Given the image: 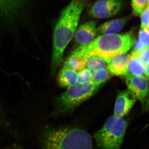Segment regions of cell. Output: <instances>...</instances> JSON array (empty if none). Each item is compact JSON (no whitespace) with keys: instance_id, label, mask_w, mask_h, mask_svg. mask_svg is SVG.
<instances>
[{"instance_id":"1","label":"cell","mask_w":149,"mask_h":149,"mask_svg":"<svg viewBox=\"0 0 149 149\" xmlns=\"http://www.w3.org/2000/svg\"><path fill=\"white\" fill-rule=\"evenodd\" d=\"M29 0H0V48L6 39H9L13 50L23 48L22 33L27 32L35 45L38 43L37 30L31 19Z\"/></svg>"},{"instance_id":"2","label":"cell","mask_w":149,"mask_h":149,"mask_svg":"<svg viewBox=\"0 0 149 149\" xmlns=\"http://www.w3.org/2000/svg\"><path fill=\"white\" fill-rule=\"evenodd\" d=\"M89 0H72L62 10L53 35V49L51 74L55 75L60 65L65 48L72 40L80 17Z\"/></svg>"},{"instance_id":"3","label":"cell","mask_w":149,"mask_h":149,"mask_svg":"<svg viewBox=\"0 0 149 149\" xmlns=\"http://www.w3.org/2000/svg\"><path fill=\"white\" fill-rule=\"evenodd\" d=\"M135 41L132 31L124 34L101 35L91 44L80 46L72 53L85 58L93 56L99 57L108 63L116 56L126 53Z\"/></svg>"},{"instance_id":"4","label":"cell","mask_w":149,"mask_h":149,"mask_svg":"<svg viewBox=\"0 0 149 149\" xmlns=\"http://www.w3.org/2000/svg\"><path fill=\"white\" fill-rule=\"evenodd\" d=\"M40 139L42 149H93L91 135L77 127L48 129Z\"/></svg>"},{"instance_id":"5","label":"cell","mask_w":149,"mask_h":149,"mask_svg":"<svg viewBox=\"0 0 149 149\" xmlns=\"http://www.w3.org/2000/svg\"><path fill=\"white\" fill-rule=\"evenodd\" d=\"M100 87L92 81L76 84L57 97L56 108L52 116H59L72 111L95 94Z\"/></svg>"},{"instance_id":"6","label":"cell","mask_w":149,"mask_h":149,"mask_svg":"<svg viewBox=\"0 0 149 149\" xmlns=\"http://www.w3.org/2000/svg\"><path fill=\"white\" fill-rule=\"evenodd\" d=\"M127 126V121L122 118L111 116L94 135L97 145L101 149H120Z\"/></svg>"},{"instance_id":"7","label":"cell","mask_w":149,"mask_h":149,"mask_svg":"<svg viewBox=\"0 0 149 149\" xmlns=\"http://www.w3.org/2000/svg\"><path fill=\"white\" fill-rule=\"evenodd\" d=\"M124 4L123 0H97L90 8L89 13L93 18H110L119 13Z\"/></svg>"},{"instance_id":"8","label":"cell","mask_w":149,"mask_h":149,"mask_svg":"<svg viewBox=\"0 0 149 149\" xmlns=\"http://www.w3.org/2000/svg\"><path fill=\"white\" fill-rule=\"evenodd\" d=\"M125 77L128 90L143 105L149 94V82L148 79L143 75L127 74Z\"/></svg>"},{"instance_id":"9","label":"cell","mask_w":149,"mask_h":149,"mask_svg":"<svg viewBox=\"0 0 149 149\" xmlns=\"http://www.w3.org/2000/svg\"><path fill=\"white\" fill-rule=\"evenodd\" d=\"M136 98L129 90H125L118 95L114 107V115L122 118L127 115L136 102Z\"/></svg>"},{"instance_id":"10","label":"cell","mask_w":149,"mask_h":149,"mask_svg":"<svg viewBox=\"0 0 149 149\" xmlns=\"http://www.w3.org/2000/svg\"><path fill=\"white\" fill-rule=\"evenodd\" d=\"M97 22L90 21L79 26L74 34L75 41L81 46L91 44L97 34Z\"/></svg>"},{"instance_id":"11","label":"cell","mask_w":149,"mask_h":149,"mask_svg":"<svg viewBox=\"0 0 149 149\" xmlns=\"http://www.w3.org/2000/svg\"><path fill=\"white\" fill-rule=\"evenodd\" d=\"M130 56L126 53L119 54L107 63V68L113 75L125 76L128 72Z\"/></svg>"},{"instance_id":"12","label":"cell","mask_w":149,"mask_h":149,"mask_svg":"<svg viewBox=\"0 0 149 149\" xmlns=\"http://www.w3.org/2000/svg\"><path fill=\"white\" fill-rule=\"evenodd\" d=\"M130 19L128 17L107 22L97 28V33L100 36L115 34L120 31Z\"/></svg>"},{"instance_id":"13","label":"cell","mask_w":149,"mask_h":149,"mask_svg":"<svg viewBox=\"0 0 149 149\" xmlns=\"http://www.w3.org/2000/svg\"><path fill=\"white\" fill-rule=\"evenodd\" d=\"M57 82L60 87L68 90L77 84V72L63 68L58 75Z\"/></svg>"},{"instance_id":"14","label":"cell","mask_w":149,"mask_h":149,"mask_svg":"<svg viewBox=\"0 0 149 149\" xmlns=\"http://www.w3.org/2000/svg\"><path fill=\"white\" fill-rule=\"evenodd\" d=\"M87 58L72 53L65 62L64 68L79 72L86 68Z\"/></svg>"},{"instance_id":"15","label":"cell","mask_w":149,"mask_h":149,"mask_svg":"<svg viewBox=\"0 0 149 149\" xmlns=\"http://www.w3.org/2000/svg\"><path fill=\"white\" fill-rule=\"evenodd\" d=\"M145 66L144 63L139 58L130 56L127 74L143 75L145 73Z\"/></svg>"},{"instance_id":"16","label":"cell","mask_w":149,"mask_h":149,"mask_svg":"<svg viewBox=\"0 0 149 149\" xmlns=\"http://www.w3.org/2000/svg\"><path fill=\"white\" fill-rule=\"evenodd\" d=\"M112 75L107 68H100L94 70L92 72L91 81L96 84L101 85Z\"/></svg>"},{"instance_id":"17","label":"cell","mask_w":149,"mask_h":149,"mask_svg":"<svg viewBox=\"0 0 149 149\" xmlns=\"http://www.w3.org/2000/svg\"><path fill=\"white\" fill-rule=\"evenodd\" d=\"M107 62L99 57L93 56L87 58L86 68L91 71L100 68H107Z\"/></svg>"},{"instance_id":"18","label":"cell","mask_w":149,"mask_h":149,"mask_svg":"<svg viewBox=\"0 0 149 149\" xmlns=\"http://www.w3.org/2000/svg\"><path fill=\"white\" fill-rule=\"evenodd\" d=\"M148 0H131L133 14L139 16L147 7Z\"/></svg>"},{"instance_id":"19","label":"cell","mask_w":149,"mask_h":149,"mask_svg":"<svg viewBox=\"0 0 149 149\" xmlns=\"http://www.w3.org/2000/svg\"><path fill=\"white\" fill-rule=\"evenodd\" d=\"M92 71L90 70L85 68L77 73V83H84L91 81Z\"/></svg>"},{"instance_id":"20","label":"cell","mask_w":149,"mask_h":149,"mask_svg":"<svg viewBox=\"0 0 149 149\" xmlns=\"http://www.w3.org/2000/svg\"><path fill=\"white\" fill-rule=\"evenodd\" d=\"M130 56L138 57L141 59L145 65L149 59V47L144 48L143 50L139 52L132 51Z\"/></svg>"},{"instance_id":"21","label":"cell","mask_w":149,"mask_h":149,"mask_svg":"<svg viewBox=\"0 0 149 149\" xmlns=\"http://www.w3.org/2000/svg\"><path fill=\"white\" fill-rule=\"evenodd\" d=\"M139 41L146 47H149V30L148 28L141 29L139 33Z\"/></svg>"},{"instance_id":"22","label":"cell","mask_w":149,"mask_h":149,"mask_svg":"<svg viewBox=\"0 0 149 149\" xmlns=\"http://www.w3.org/2000/svg\"><path fill=\"white\" fill-rule=\"evenodd\" d=\"M141 29H146L149 27V8L146 7L141 13Z\"/></svg>"},{"instance_id":"23","label":"cell","mask_w":149,"mask_h":149,"mask_svg":"<svg viewBox=\"0 0 149 149\" xmlns=\"http://www.w3.org/2000/svg\"><path fill=\"white\" fill-rule=\"evenodd\" d=\"M133 46H134L133 52H139L143 50L144 48L147 47L146 46L142 44L139 40L135 41Z\"/></svg>"},{"instance_id":"24","label":"cell","mask_w":149,"mask_h":149,"mask_svg":"<svg viewBox=\"0 0 149 149\" xmlns=\"http://www.w3.org/2000/svg\"><path fill=\"white\" fill-rule=\"evenodd\" d=\"M6 123V121L5 118L2 111L1 105L0 103V125H5Z\"/></svg>"},{"instance_id":"25","label":"cell","mask_w":149,"mask_h":149,"mask_svg":"<svg viewBox=\"0 0 149 149\" xmlns=\"http://www.w3.org/2000/svg\"><path fill=\"white\" fill-rule=\"evenodd\" d=\"M146 77L148 79L149 82V59L146 63L145 66V73Z\"/></svg>"},{"instance_id":"26","label":"cell","mask_w":149,"mask_h":149,"mask_svg":"<svg viewBox=\"0 0 149 149\" xmlns=\"http://www.w3.org/2000/svg\"><path fill=\"white\" fill-rule=\"evenodd\" d=\"M146 109L149 110V96L147 100L146 104Z\"/></svg>"},{"instance_id":"27","label":"cell","mask_w":149,"mask_h":149,"mask_svg":"<svg viewBox=\"0 0 149 149\" xmlns=\"http://www.w3.org/2000/svg\"><path fill=\"white\" fill-rule=\"evenodd\" d=\"M147 7L149 8V0H148V2H147Z\"/></svg>"},{"instance_id":"28","label":"cell","mask_w":149,"mask_h":149,"mask_svg":"<svg viewBox=\"0 0 149 149\" xmlns=\"http://www.w3.org/2000/svg\"><path fill=\"white\" fill-rule=\"evenodd\" d=\"M148 29H149V27H148Z\"/></svg>"}]
</instances>
